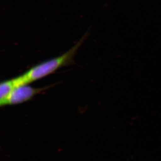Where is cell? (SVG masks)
<instances>
[{
    "label": "cell",
    "mask_w": 161,
    "mask_h": 161,
    "mask_svg": "<svg viewBox=\"0 0 161 161\" xmlns=\"http://www.w3.org/2000/svg\"><path fill=\"white\" fill-rule=\"evenodd\" d=\"M17 87L14 78L2 81L0 85V101L5 99Z\"/></svg>",
    "instance_id": "cell-3"
},
{
    "label": "cell",
    "mask_w": 161,
    "mask_h": 161,
    "mask_svg": "<svg viewBox=\"0 0 161 161\" xmlns=\"http://www.w3.org/2000/svg\"><path fill=\"white\" fill-rule=\"evenodd\" d=\"M44 88H34L28 85L19 86L16 87L5 99L0 101L1 107L13 105L23 103L31 100L36 94L47 89Z\"/></svg>",
    "instance_id": "cell-2"
},
{
    "label": "cell",
    "mask_w": 161,
    "mask_h": 161,
    "mask_svg": "<svg viewBox=\"0 0 161 161\" xmlns=\"http://www.w3.org/2000/svg\"><path fill=\"white\" fill-rule=\"evenodd\" d=\"M87 36V34H86L74 46L63 54L34 66L24 74L15 78L17 86L29 85L54 73L61 67L74 64L75 55Z\"/></svg>",
    "instance_id": "cell-1"
}]
</instances>
